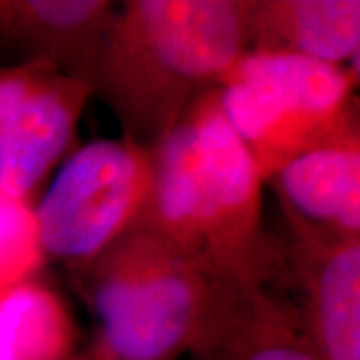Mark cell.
Instances as JSON below:
<instances>
[{"mask_svg":"<svg viewBox=\"0 0 360 360\" xmlns=\"http://www.w3.org/2000/svg\"><path fill=\"white\" fill-rule=\"evenodd\" d=\"M153 182L134 229L153 232L248 286L284 274L283 240L262 222V176L222 110L202 92L150 148Z\"/></svg>","mask_w":360,"mask_h":360,"instance_id":"obj_1","label":"cell"},{"mask_svg":"<svg viewBox=\"0 0 360 360\" xmlns=\"http://www.w3.org/2000/svg\"><path fill=\"white\" fill-rule=\"evenodd\" d=\"M248 0H129L115 8L89 86L122 136L153 148L250 51Z\"/></svg>","mask_w":360,"mask_h":360,"instance_id":"obj_2","label":"cell"},{"mask_svg":"<svg viewBox=\"0 0 360 360\" xmlns=\"http://www.w3.org/2000/svg\"><path fill=\"white\" fill-rule=\"evenodd\" d=\"M77 274L103 321L86 350L106 360L194 356L219 335L243 296L257 288L139 229Z\"/></svg>","mask_w":360,"mask_h":360,"instance_id":"obj_3","label":"cell"},{"mask_svg":"<svg viewBox=\"0 0 360 360\" xmlns=\"http://www.w3.org/2000/svg\"><path fill=\"white\" fill-rule=\"evenodd\" d=\"M356 84L345 66L246 51L217 90L231 127L266 182L298 156L360 141Z\"/></svg>","mask_w":360,"mask_h":360,"instance_id":"obj_4","label":"cell"},{"mask_svg":"<svg viewBox=\"0 0 360 360\" xmlns=\"http://www.w3.org/2000/svg\"><path fill=\"white\" fill-rule=\"evenodd\" d=\"M150 182V150L129 136L82 146L34 206L44 255L75 270L101 257L134 229Z\"/></svg>","mask_w":360,"mask_h":360,"instance_id":"obj_5","label":"cell"},{"mask_svg":"<svg viewBox=\"0 0 360 360\" xmlns=\"http://www.w3.org/2000/svg\"><path fill=\"white\" fill-rule=\"evenodd\" d=\"M89 82L49 63L0 66V188L13 198L32 196L68 153Z\"/></svg>","mask_w":360,"mask_h":360,"instance_id":"obj_6","label":"cell"},{"mask_svg":"<svg viewBox=\"0 0 360 360\" xmlns=\"http://www.w3.org/2000/svg\"><path fill=\"white\" fill-rule=\"evenodd\" d=\"M283 212L284 272L302 295L300 330L321 360H360V238Z\"/></svg>","mask_w":360,"mask_h":360,"instance_id":"obj_7","label":"cell"},{"mask_svg":"<svg viewBox=\"0 0 360 360\" xmlns=\"http://www.w3.org/2000/svg\"><path fill=\"white\" fill-rule=\"evenodd\" d=\"M112 14L108 0H0V66L49 63L89 82Z\"/></svg>","mask_w":360,"mask_h":360,"instance_id":"obj_8","label":"cell"},{"mask_svg":"<svg viewBox=\"0 0 360 360\" xmlns=\"http://www.w3.org/2000/svg\"><path fill=\"white\" fill-rule=\"evenodd\" d=\"M246 20L250 51L359 63V0H248Z\"/></svg>","mask_w":360,"mask_h":360,"instance_id":"obj_9","label":"cell"},{"mask_svg":"<svg viewBox=\"0 0 360 360\" xmlns=\"http://www.w3.org/2000/svg\"><path fill=\"white\" fill-rule=\"evenodd\" d=\"M270 180L278 200L302 219L360 238V141L298 156Z\"/></svg>","mask_w":360,"mask_h":360,"instance_id":"obj_10","label":"cell"},{"mask_svg":"<svg viewBox=\"0 0 360 360\" xmlns=\"http://www.w3.org/2000/svg\"><path fill=\"white\" fill-rule=\"evenodd\" d=\"M72 312L39 278L0 288V360H75Z\"/></svg>","mask_w":360,"mask_h":360,"instance_id":"obj_11","label":"cell"},{"mask_svg":"<svg viewBox=\"0 0 360 360\" xmlns=\"http://www.w3.org/2000/svg\"><path fill=\"white\" fill-rule=\"evenodd\" d=\"M194 360H321L300 330L298 312L266 288H250L229 322Z\"/></svg>","mask_w":360,"mask_h":360,"instance_id":"obj_12","label":"cell"},{"mask_svg":"<svg viewBox=\"0 0 360 360\" xmlns=\"http://www.w3.org/2000/svg\"><path fill=\"white\" fill-rule=\"evenodd\" d=\"M44 262L34 206L0 188V288L37 278Z\"/></svg>","mask_w":360,"mask_h":360,"instance_id":"obj_13","label":"cell"},{"mask_svg":"<svg viewBox=\"0 0 360 360\" xmlns=\"http://www.w3.org/2000/svg\"><path fill=\"white\" fill-rule=\"evenodd\" d=\"M75 360H106V359H101V356H96V354L89 352V350H84V352L77 354V359Z\"/></svg>","mask_w":360,"mask_h":360,"instance_id":"obj_14","label":"cell"}]
</instances>
